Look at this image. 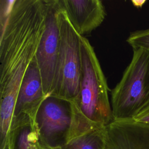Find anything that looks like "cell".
I'll use <instances>...</instances> for the list:
<instances>
[{
  "label": "cell",
  "instance_id": "8fae6325",
  "mask_svg": "<svg viewBox=\"0 0 149 149\" xmlns=\"http://www.w3.org/2000/svg\"><path fill=\"white\" fill-rule=\"evenodd\" d=\"M126 41L132 49L142 48L149 51V28L131 32Z\"/></svg>",
  "mask_w": 149,
  "mask_h": 149
},
{
  "label": "cell",
  "instance_id": "277c9868",
  "mask_svg": "<svg viewBox=\"0 0 149 149\" xmlns=\"http://www.w3.org/2000/svg\"><path fill=\"white\" fill-rule=\"evenodd\" d=\"M59 19L60 45L49 95L76 102L79 93L81 74L80 36L62 9Z\"/></svg>",
  "mask_w": 149,
  "mask_h": 149
},
{
  "label": "cell",
  "instance_id": "4fadbf2b",
  "mask_svg": "<svg viewBox=\"0 0 149 149\" xmlns=\"http://www.w3.org/2000/svg\"><path fill=\"white\" fill-rule=\"evenodd\" d=\"M133 5L137 8H141L142 6L146 2V1H133Z\"/></svg>",
  "mask_w": 149,
  "mask_h": 149
},
{
  "label": "cell",
  "instance_id": "ba28073f",
  "mask_svg": "<svg viewBox=\"0 0 149 149\" xmlns=\"http://www.w3.org/2000/svg\"><path fill=\"white\" fill-rule=\"evenodd\" d=\"M104 149H149V125L113 120L105 127Z\"/></svg>",
  "mask_w": 149,
  "mask_h": 149
},
{
  "label": "cell",
  "instance_id": "7a4b0ae2",
  "mask_svg": "<svg viewBox=\"0 0 149 149\" xmlns=\"http://www.w3.org/2000/svg\"><path fill=\"white\" fill-rule=\"evenodd\" d=\"M81 74L79 93L75 102L83 116L98 128L114 119L109 100V87L93 46L80 36Z\"/></svg>",
  "mask_w": 149,
  "mask_h": 149
},
{
  "label": "cell",
  "instance_id": "30bf717a",
  "mask_svg": "<svg viewBox=\"0 0 149 149\" xmlns=\"http://www.w3.org/2000/svg\"><path fill=\"white\" fill-rule=\"evenodd\" d=\"M104 146L105 127L83 133L57 149H104Z\"/></svg>",
  "mask_w": 149,
  "mask_h": 149
},
{
  "label": "cell",
  "instance_id": "5b68a950",
  "mask_svg": "<svg viewBox=\"0 0 149 149\" xmlns=\"http://www.w3.org/2000/svg\"><path fill=\"white\" fill-rule=\"evenodd\" d=\"M80 115L74 102L48 95L36 117L40 143L52 149L65 144L76 131Z\"/></svg>",
  "mask_w": 149,
  "mask_h": 149
},
{
  "label": "cell",
  "instance_id": "7c38bea8",
  "mask_svg": "<svg viewBox=\"0 0 149 149\" xmlns=\"http://www.w3.org/2000/svg\"><path fill=\"white\" fill-rule=\"evenodd\" d=\"M133 120L149 125V104L134 117Z\"/></svg>",
  "mask_w": 149,
  "mask_h": 149
},
{
  "label": "cell",
  "instance_id": "9c48e42d",
  "mask_svg": "<svg viewBox=\"0 0 149 149\" xmlns=\"http://www.w3.org/2000/svg\"><path fill=\"white\" fill-rule=\"evenodd\" d=\"M62 10L81 36L90 34L104 20L107 13L100 0H59Z\"/></svg>",
  "mask_w": 149,
  "mask_h": 149
},
{
  "label": "cell",
  "instance_id": "8992f818",
  "mask_svg": "<svg viewBox=\"0 0 149 149\" xmlns=\"http://www.w3.org/2000/svg\"><path fill=\"white\" fill-rule=\"evenodd\" d=\"M45 17L44 30L36 51L43 91L48 96L52 92L60 45L59 0H44Z\"/></svg>",
  "mask_w": 149,
  "mask_h": 149
},
{
  "label": "cell",
  "instance_id": "52a82bcc",
  "mask_svg": "<svg viewBox=\"0 0 149 149\" xmlns=\"http://www.w3.org/2000/svg\"><path fill=\"white\" fill-rule=\"evenodd\" d=\"M47 97L43 91L41 73L35 55L22 79L14 107L12 120L23 116L36 120L38 109Z\"/></svg>",
  "mask_w": 149,
  "mask_h": 149
},
{
  "label": "cell",
  "instance_id": "3957f363",
  "mask_svg": "<svg viewBox=\"0 0 149 149\" xmlns=\"http://www.w3.org/2000/svg\"><path fill=\"white\" fill-rule=\"evenodd\" d=\"M149 104V51L133 49V56L111 91L114 120L133 119Z\"/></svg>",
  "mask_w": 149,
  "mask_h": 149
},
{
  "label": "cell",
  "instance_id": "6da1fadb",
  "mask_svg": "<svg viewBox=\"0 0 149 149\" xmlns=\"http://www.w3.org/2000/svg\"><path fill=\"white\" fill-rule=\"evenodd\" d=\"M44 0H14L0 36V149L7 145L18 91L44 30Z\"/></svg>",
  "mask_w": 149,
  "mask_h": 149
},
{
  "label": "cell",
  "instance_id": "5bb4252c",
  "mask_svg": "<svg viewBox=\"0 0 149 149\" xmlns=\"http://www.w3.org/2000/svg\"><path fill=\"white\" fill-rule=\"evenodd\" d=\"M34 149H52L51 148H49L46 146H44L42 144H41L39 141V143L37 144V146L35 147Z\"/></svg>",
  "mask_w": 149,
  "mask_h": 149
}]
</instances>
